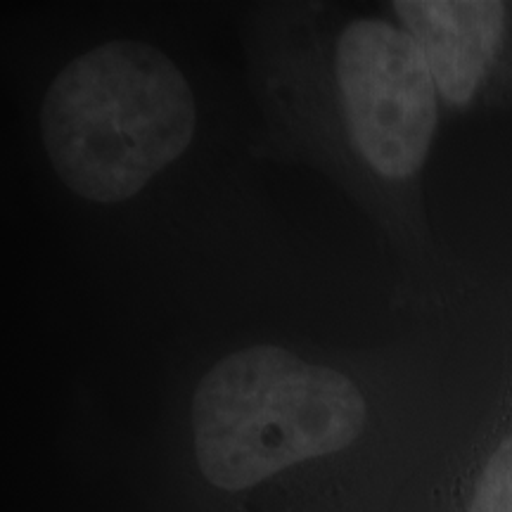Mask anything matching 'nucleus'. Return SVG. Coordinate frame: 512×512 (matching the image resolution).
I'll list each match as a JSON object with an SVG mask.
<instances>
[{"label":"nucleus","mask_w":512,"mask_h":512,"mask_svg":"<svg viewBox=\"0 0 512 512\" xmlns=\"http://www.w3.org/2000/svg\"><path fill=\"white\" fill-rule=\"evenodd\" d=\"M197 107L181 69L136 41L98 46L50 83L41 133L55 174L91 202H124L188 150Z\"/></svg>","instance_id":"f257e3e1"},{"label":"nucleus","mask_w":512,"mask_h":512,"mask_svg":"<svg viewBox=\"0 0 512 512\" xmlns=\"http://www.w3.org/2000/svg\"><path fill=\"white\" fill-rule=\"evenodd\" d=\"M366 420L354 380L280 347L223 358L192 401L197 463L223 491L249 489L304 460L344 451Z\"/></svg>","instance_id":"f03ea898"},{"label":"nucleus","mask_w":512,"mask_h":512,"mask_svg":"<svg viewBox=\"0 0 512 512\" xmlns=\"http://www.w3.org/2000/svg\"><path fill=\"white\" fill-rule=\"evenodd\" d=\"M335 91L351 150L382 181L406 183L430 157L439 91L418 41L384 19H356L335 46Z\"/></svg>","instance_id":"7ed1b4c3"},{"label":"nucleus","mask_w":512,"mask_h":512,"mask_svg":"<svg viewBox=\"0 0 512 512\" xmlns=\"http://www.w3.org/2000/svg\"><path fill=\"white\" fill-rule=\"evenodd\" d=\"M392 8L430 62L446 107H512V3L396 0Z\"/></svg>","instance_id":"20e7f679"},{"label":"nucleus","mask_w":512,"mask_h":512,"mask_svg":"<svg viewBox=\"0 0 512 512\" xmlns=\"http://www.w3.org/2000/svg\"><path fill=\"white\" fill-rule=\"evenodd\" d=\"M467 512H512V430L486 458Z\"/></svg>","instance_id":"39448f33"}]
</instances>
